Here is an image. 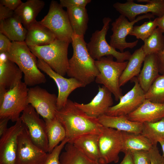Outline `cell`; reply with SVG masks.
Returning a JSON list of instances; mask_svg holds the SVG:
<instances>
[{
  "label": "cell",
  "mask_w": 164,
  "mask_h": 164,
  "mask_svg": "<svg viewBox=\"0 0 164 164\" xmlns=\"http://www.w3.org/2000/svg\"><path fill=\"white\" fill-rule=\"evenodd\" d=\"M45 5L44 2L42 0H27L22 2L14 11L15 15L27 29L31 25L37 21L36 18Z\"/></svg>",
  "instance_id": "obj_24"
},
{
  "label": "cell",
  "mask_w": 164,
  "mask_h": 164,
  "mask_svg": "<svg viewBox=\"0 0 164 164\" xmlns=\"http://www.w3.org/2000/svg\"><path fill=\"white\" fill-rule=\"evenodd\" d=\"M126 116L130 121L142 123L158 121L164 118V104L145 99L137 109Z\"/></svg>",
  "instance_id": "obj_20"
},
{
  "label": "cell",
  "mask_w": 164,
  "mask_h": 164,
  "mask_svg": "<svg viewBox=\"0 0 164 164\" xmlns=\"http://www.w3.org/2000/svg\"><path fill=\"white\" fill-rule=\"evenodd\" d=\"M111 20L109 17L103 19V25L102 29L101 30H96L93 33L90 41L87 43L88 51L92 58L95 60L110 55L114 57L118 62L128 60L132 55L129 51L123 53L118 52L109 44L106 40V36Z\"/></svg>",
  "instance_id": "obj_7"
},
{
  "label": "cell",
  "mask_w": 164,
  "mask_h": 164,
  "mask_svg": "<svg viewBox=\"0 0 164 164\" xmlns=\"http://www.w3.org/2000/svg\"><path fill=\"white\" fill-rule=\"evenodd\" d=\"M27 87L21 81L0 98V119L8 118L13 122L19 119L21 113L29 104Z\"/></svg>",
  "instance_id": "obj_6"
},
{
  "label": "cell",
  "mask_w": 164,
  "mask_h": 164,
  "mask_svg": "<svg viewBox=\"0 0 164 164\" xmlns=\"http://www.w3.org/2000/svg\"><path fill=\"white\" fill-rule=\"evenodd\" d=\"M68 141V139L66 138L51 152L47 153V157L44 164H61L60 161L61 152Z\"/></svg>",
  "instance_id": "obj_36"
},
{
  "label": "cell",
  "mask_w": 164,
  "mask_h": 164,
  "mask_svg": "<svg viewBox=\"0 0 164 164\" xmlns=\"http://www.w3.org/2000/svg\"><path fill=\"white\" fill-rule=\"evenodd\" d=\"M22 72L18 66L0 53V98L7 91L21 81Z\"/></svg>",
  "instance_id": "obj_18"
},
{
  "label": "cell",
  "mask_w": 164,
  "mask_h": 164,
  "mask_svg": "<svg viewBox=\"0 0 164 164\" xmlns=\"http://www.w3.org/2000/svg\"><path fill=\"white\" fill-rule=\"evenodd\" d=\"M141 134L148 138L153 146H157L160 140L164 139V118L156 122L143 123Z\"/></svg>",
  "instance_id": "obj_32"
},
{
  "label": "cell",
  "mask_w": 164,
  "mask_h": 164,
  "mask_svg": "<svg viewBox=\"0 0 164 164\" xmlns=\"http://www.w3.org/2000/svg\"><path fill=\"white\" fill-rule=\"evenodd\" d=\"M6 53L23 73L24 82L28 86L32 87L46 82L45 76L37 67L36 57L25 41L12 42Z\"/></svg>",
  "instance_id": "obj_3"
},
{
  "label": "cell",
  "mask_w": 164,
  "mask_h": 164,
  "mask_svg": "<svg viewBox=\"0 0 164 164\" xmlns=\"http://www.w3.org/2000/svg\"><path fill=\"white\" fill-rule=\"evenodd\" d=\"M145 98L154 103L164 104V75L157 78L145 93Z\"/></svg>",
  "instance_id": "obj_34"
},
{
  "label": "cell",
  "mask_w": 164,
  "mask_h": 164,
  "mask_svg": "<svg viewBox=\"0 0 164 164\" xmlns=\"http://www.w3.org/2000/svg\"><path fill=\"white\" fill-rule=\"evenodd\" d=\"M120 164H134L131 154L130 153L125 154V156Z\"/></svg>",
  "instance_id": "obj_46"
},
{
  "label": "cell",
  "mask_w": 164,
  "mask_h": 164,
  "mask_svg": "<svg viewBox=\"0 0 164 164\" xmlns=\"http://www.w3.org/2000/svg\"><path fill=\"white\" fill-rule=\"evenodd\" d=\"M57 96L37 86L29 88L28 101L44 119L55 117Z\"/></svg>",
  "instance_id": "obj_13"
},
{
  "label": "cell",
  "mask_w": 164,
  "mask_h": 164,
  "mask_svg": "<svg viewBox=\"0 0 164 164\" xmlns=\"http://www.w3.org/2000/svg\"><path fill=\"white\" fill-rule=\"evenodd\" d=\"M67 12L73 33L84 37L87 29L89 20L86 7H76L67 8Z\"/></svg>",
  "instance_id": "obj_29"
},
{
  "label": "cell",
  "mask_w": 164,
  "mask_h": 164,
  "mask_svg": "<svg viewBox=\"0 0 164 164\" xmlns=\"http://www.w3.org/2000/svg\"><path fill=\"white\" fill-rule=\"evenodd\" d=\"M111 93L105 86L98 87V92L91 101L87 104L74 102L75 105L87 115L97 118L106 114L113 104Z\"/></svg>",
  "instance_id": "obj_19"
},
{
  "label": "cell",
  "mask_w": 164,
  "mask_h": 164,
  "mask_svg": "<svg viewBox=\"0 0 164 164\" xmlns=\"http://www.w3.org/2000/svg\"><path fill=\"white\" fill-rule=\"evenodd\" d=\"M143 63V67L137 78L140 87L145 93L159 75L157 54L146 56Z\"/></svg>",
  "instance_id": "obj_23"
},
{
  "label": "cell",
  "mask_w": 164,
  "mask_h": 164,
  "mask_svg": "<svg viewBox=\"0 0 164 164\" xmlns=\"http://www.w3.org/2000/svg\"><path fill=\"white\" fill-rule=\"evenodd\" d=\"M70 43L56 39L47 45L28 47L36 57L43 60L54 71L64 77L68 67V49Z\"/></svg>",
  "instance_id": "obj_4"
},
{
  "label": "cell",
  "mask_w": 164,
  "mask_h": 164,
  "mask_svg": "<svg viewBox=\"0 0 164 164\" xmlns=\"http://www.w3.org/2000/svg\"><path fill=\"white\" fill-rule=\"evenodd\" d=\"M23 2L21 0H0V4L15 11Z\"/></svg>",
  "instance_id": "obj_42"
},
{
  "label": "cell",
  "mask_w": 164,
  "mask_h": 164,
  "mask_svg": "<svg viewBox=\"0 0 164 164\" xmlns=\"http://www.w3.org/2000/svg\"><path fill=\"white\" fill-rule=\"evenodd\" d=\"M144 42L142 46L146 56L157 54L164 50V35L158 27Z\"/></svg>",
  "instance_id": "obj_33"
},
{
  "label": "cell",
  "mask_w": 164,
  "mask_h": 164,
  "mask_svg": "<svg viewBox=\"0 0 164 164\" xmlns=\"http://www.w3.org/2000/svg\"><path fill=\"white\" fill-rule=\"evenodd\" d=\"M154 16L150 13L138 16L132 21H130L125 16L120 15L111 23V30L113 33L110 36L109 44L113 47L117 49L123 53L126 48L132 49L137 44L138 41L136 40L132 42H127V36L131 32L134 25L136 22L142 19L154 18Z\"/></svg>",
  "instance_id": "obj_10"
},
{
  "label": "cell",
  "mask_w": 164,
  "mask_h": 164,
  "mask_svg": "<svg viewBox=\"0 0 164 164\" xmlns=\"http://www.w3.org/2000/svg\"><path fill=\"white\" fill-rule=\"evenodd\" d=\"M91 0H60V4L63 8L67 9L76 7H86Z\"/></svg>",
  "instance_id": "obj_38"
},
{
  "label": "cell",
  "mask_w": 164,
  "mask_h": 164,
  "mask_svg": "<svg viewBox=\"0 0 164 164\" xmlns=\"http://www.w3.org/2000/svg\"><path fill=\"white\" fill-rule=\"evenodd\" d=\"M19 19L13 16L0 22V33L5 36L12 42L25 41L27 29Z\"/></svg>",
  "instance_id": "obj_26"
},
{
  "label": "cell",
  "mask_w": 164,
  "mask_h": 164,
  "mask_svg": "<svg viewBox=\"0 0 164 164\" xmlns=\"http://www.w3.org/2000/svg\"><path fill=\"white\" fill-rule=\"evenodd\" d=\"M159 143L160 144L162 148V150L163 153V156L164 157V139L160 140Z\"/></svg>",
  "instance_id": "obj_47"
},
{
  "label": "cell",
  "mask_w": 164,
  "mask_h": 164,
  "mask_svg": "<svg viewBox=\"0 0 164 164\" xmlns=\"http://www.w3.org/2000/svg\"><path fill=\"white\" fill-rule=\"evenodd\" d=\"M132 80L135 83L133 87L121 97L117 104L110 107L106 114L127 116L137 109L145 100V92L140 87L137 77Z\"/></svg>",
  "instance_id": "obj_16"
},
{
  "label": "cell",
  "mask_w": 164,
  "mask_h": 164,
  "mask_svg": "<svg viewBox=\"0 0 164 164\" xmlns=\"http://www.w3.org/2000/svg\"><path fill=\"white\" fill-rule=\"evenodd\" d=\"M121 132L122 138L121 152L125 154L138 151H149L153 146L151 142L141 134Z\"/></svg>",
  "instance_id": "obj_28"
},
{
  "label": "cell",
  "mask_w": 164,
  "mask_h": 164,
  "mask_svg": "<svg viewBox=\"0 0 164 164\" xmlns=\"http://www.w3.org/2000/svg\"><path fill=\"white\" fill-rule=\"evenodd\" d=\"M157 27L156 19L153 21L150 19L141 25L134 26L129 35L135 36L137 39H141L144 41L151 35Z\"/></svg>",
  "instance_id": "obj_35"
},
{
  "label": "cell",
  "mask_w": 164,
  "mask_h": 164,
  "mask_svg": "<svg viewBox=\"0 0 164 164\" xmlns=\"http://www.w3.org/2000/svg\"><path fill=\"white\" fill-rule=\"evenodd\" d=\"M47 155L32 141L26 126L18 138L16 164H44Z\"/></svg>",
  "instance_id": "obj_15"
},
{
  "label": "cell",
  "mask_w": 164,
  "mask_h": 164,
  "mask_svg": "<svg viewBox=\"0 0 164 164\" xmlns=\"http://www.w3.org/2000/svg\"><path fill=\"white\" fill-rule=\"evenodd\" d=\"M97 119L100 124L106 127L137 134L142 132L143 123L130 121L126 116H114L104 114Z\"/></svg>",
  "instance_id": "obj_21"
},
{
  "label": "cell",
  "mask_w": 164,
  "mask_h": 164,
  "mask_svg": "<svg viewBox=\"0 0 164 164\" xmlns=\"http://www.w3.org/2000/svg\"><path fill=\"white\" fill-rule=\"evenodd\" d=\"M37 66L39 69L52 78L56 84L58 89L57 102V110L66 104L70 94L74 90L86 86L75 78H65L54 71L44 60L38 58Z\"/></svg>",
  "instance_id": "obj_14"
},
{
  "label": "cell",
  "mask_w": 164,
  "mask_h": 164,
  "mask_svg": "<svg viewBox=\"0 0 164 164\" xmlns=\"http://www.w3.org/2000/svg\"><path fill=\"white\" fill-rule=\"evenodd\" d=\"M149 152L150 164H164V157L159 153L157 146H153Z\"/></svg>",
  "instance_id": "obj_39"
},
{
  "label": "cell",
  "mask_w": 164,
  "mask_h": 164,
  "mask_svg": "<svg viewBox=\"0 0 164 164\" xmlns=\"http://www.w3.org/2000/svg\"><path fill=\"white\" fill-rule=\"evenodd\" d=\"M9 120V119L8 118L0 119V137L7 130V124Z\"/></svg>",
  "instance_id": "obj_44"
},
{
  "label": "cell",
  "mask_w": 164,
  "mask_h": 164,
  "mask_svg": "<svg viewBox=\"0 0 164 164\" xmlns=\"http://www.w3.org/2000/svg\"><path fill=\"white\" fill-rule=\"evenodd\" d=\"M55 117L64 127L66 138L68 140V142L70 143L76 138L84 135H100L103 126L97 118L87 115L69 99L63 108L56 110Z\"/></svg>",
  "instance_id": "obj_1"
},
{
  "label": "cell",
  "mask_w": 164,
  "mask_h": 164,
  "mask_svg": "<svg viewBox=\"0 0 164 164\" xmlns=\"http://www.w3.org/2000/svg\"><path fill=\"white\" fill-rule=\"evenodd\" d=\"M99 160L101 164L118 162L122 147L121 132L103 126L99 135Z\"/></svg>",
  "instance_id": "obj_9"
},
{
  "label": "cell",
  "mask_w": 164,
  "mask_h": 164,
  "mask_svg": "<svg viewBox=\"0 0 164 164\" xmlns=\"http://www.w3.org/2000/svg\"><path fill=\"white\" fill-rule=\"evenodd\" d=\"M44 120L48 141V153H50L66 138V132L63 125L56 117L53 119H44Z\"/></svg>",
  "instance_id": "obj_30"
},
{
  "label": "cell",
  "mask_w": 164,
  "mask_h": 164,
  "mask_svg": "<svg viewBox=\"0 0 164 164\" xmlns=\"http://www.w3.org/2000/svg\"><path fill=\"white\" fill-rule=\"evenodd\" d=\"M158 28L164 33V15L162 16L155 18Z\"/></svg>",
  "instance_id": "obj_45"
},
{
  "label": "cell",
  "mask_w": 164,
  "mask_h": 164,
  "mask_svg": "<svg viewBox=\"0 0 164 164\" xmlns=\"http://www.w3.org/2000/svg\"><path fill=\"white\" fill-rule=\"evenodd\" d=\"M130 153L132 156L134 164H150L149 151H138Z\"/></svg>",
  "instance_id": "obj_37"
},
{
  "label": "cell",
  "mask_w": 164,
  "mask_h": 164,
  "mask_svg": "<svg viewBox=\"0 0 164 164\" xmlns=\"http://www.w3.org/2000/svg\"><path fill=\"white\" fill-rule=\"evenodd\" d=\"M145 56L142 46L132 54L127 66L120 78L119 83L120 87L134 77L138 76Z\"/></svg>",
  "instance_id": "obj_27"
},
{
  "label": "cell",
  "mask_w": 164,
  "mask_h": 164,
  "mask_svg": "<svg viewBox=\"0 0 164 164\" xmlns=\"http://www.w3.org/2000/svg\"><path fill=\"white\" fill-rule=\"evenodd\" d=\"M99 135L95 134L84 135L75 138L72 143L90 159L99 162Z\"/></svg>",
  "instance_id": "obj_25"
},
{
  "label": "cell",
  "mask_w": 164,
  "mask_h": 164,
  "mask_svg": "<svg viewBox=\"0 0 164 164\" xmlns=\"http://www.w3.org/2000/svg\"><path fill=\"white\" fill-rule=\"evenodd\" d=\"M60 156L61 164H101L90 159L72 143H67Z\"/></svg>",
  "instance_id": "obj_31"
},
{
  "label": "cell",
  "mask_w": 164,
  "mask_h": 164,
  "mask_svg": "<svg viewBox=\"0 0 164 164\" xmlns=\"http://www.w3.org/2000/svg\"><path fill=\"white\" fill-rule=\"evenodd\" d=\"M158 58L159 71L161 75H164V50L157 54Z\"/></svg>",
  "instance_id": "obj_43"
},
{
  "label": "cell",
  "mask_w": 164,
  "mask_h": 164,
  "mask_svg": "<svg viewBox=\"0 0 164 164\" xmlns=\"http://www.w3.org/2000/svg\"><path fill=\"white\" fill-rule=\"evenodd\" d=\"M113 57L112 56H108L95 60V65L99 73L95 81L107 88L113 94L115 100L118 101L123 96L119 86V79L128 61L118 62L114 61Z\"/></svg>",
  "instance_id": "obj_5"
},
{
  "label": "cell",
  "mask_w": 164,
  "mask_h": 164,
  "mask_svg": "<svg viewBox=\"0 0 164 164\" xmlns=\"http://www.w3.org/2000/svg\"><path fill=\"white\" fill-rule=\"evenodd\" d=\"M138 2H145V4L135 3L133 0H127L124 3L117 2L113 7L121 15L132 21L136 17L142 14L150 13L158 17L164 15V0H138Z\"/></svg>",
  "instance_id": "obj_12"
},
{
  "label": "cell",
  "mask_w": 164,
  "mask_h": 164,
  "mask_svg": "<svg viewBox=\"0 0 164 164\" xmlns=\"http://www.w3.org/2000/svg\"><path fill=\"white\" fill-rule=\"evenodd\" d=\"M25 42L28 46H42L52 43L56 38L47 27L36 21L27 29Z\"/></svg>",
  "instance_id": "obj_22"
},
{
  "label": "cell",
  "mask_w": 164,
  "mask_h": 164,
  "mask_svg": "<svg viewBox=\"0 0 164 164\" xmlns=\"http://www.w3.org/2000/svg\"><path fill=\"white\" fill-rule=\"evenodd\" d=\"M14 15V11L0 4V22L11 17Z\"/></svg>",
  "instance_id": "obj_41"
},
{
  "label": "cell",
  "mask_w": 164,
  "mask_h": 164,
  "mask_svg": "<svg viewBox=\"0 0 164 164\" xmlns=\"http://www.w3.org/2000/svg\"><path fill=\"white\" fill-rule=\"evenodd\" d=\"M26 127L20 117L0 138V164H16L18 138Z\"/></svg>",
  "instance_id": "obj_17"
},
{
  "label": "cell",
  "mask_w": 164,
  "mask_h": 164,
  "mask_svg": "<svg viewBox=\"0 0 164 164\" xmlns=\"http://www.w3.org/2000/svg\"><path fill=\"white\" fill-rule=\"evenodd\" d=\"M39 22L48 28L56 39L71 43L73 32L68 14L57 2H51L47 14Z\"/></svg>",
  "instance_id": "obj_8"
},
{
  "label": "cell",
  "mask_w": 164,
  "mask_h": 164,
  "mask_svg": "<svg viewBox=\"0 0 164 164\" xmlns=\"http://www.w3.org/2000/svg\"><path fill=\"white\" fill-rule=\"evenodd\" d=\"M20 118L26 127L32 142L48 153V141L44 120L40 118L39 115L29 104L22 112Z\"/></svg>",
  "instance_id": "obj_11"
},
{
  "label": "cell",
  "mask_w": 164,
  "mask_h": 164,
  "mask_svg": "<svg viewBox=\"0 0 164 164\" xmlns=\"http://www.w3.org/2000/svg\"><path fill=\"white\" fill-rule=\"evenodd\" d=\"M73 56L68 61L67 74L85 86L95 80L99 73L95 61L90 55L84 37L73 33L72 38Z\"/></svg>",
  "instance_id": "obj_2"
},
{
  "label": "cell",
  "mask_w": 164,
  "mask_h": 164,
  "mask_svg": "<svg viewBox=\"0 0 164 164\" xmlns=\"http://www.w3.org/2000/svg\"><path fill=\"white\" fill-rule=\"evenodd\" d=\"M12 43V41L5 36L0 33V53L7 52Z\"/></svg>",
  "instance_id": "obj_40"
}]
</instances>
